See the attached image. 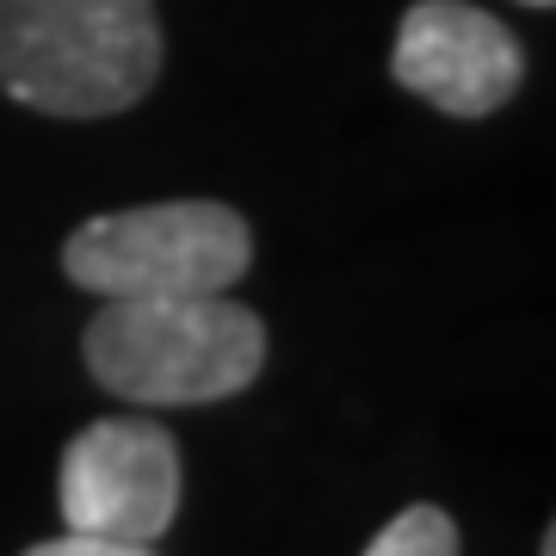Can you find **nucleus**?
I'll use <instances>...</instances> for the list:
<instances>
[{"mask_svg": "<svg viewBox=\"0 0 556 556\" xmlns=\"http://www.w3.org/2000/svg\"><path fill=\"white\" fill-rule=\"evenodd\" d=\"M155 0H0V87L43 118H112L155 87Z\"/></svg>", "mask_w": 556, "mask_h": 556, "instance_id": "nucleus-1", "label": "nucleus"}, {"mask_svg": "<svg viewBox=\"0 0 556 556\" xmlns=\"http://www.w3.org/2000/svg\"><path fill=\"white\" fill-rule=\"evenodd\" d=\"M87 371L142 408H204L229 402L266 365V321L217 298H105L87 321Z\"/></svg>", "mask_w": 556, "mask_h": 556, "instance_id": "nucleus-2", "label": "nucleus"}, {"mask_svg": "<svg viewBox=\"0 0 556 556\" xmlns=\"http://www.w3.org/2000/svg\"><path fill=\"white\" fill-rule=\"evenodd\" d=\"M254 266L241 211L217 199H167L87 217L62 248V273L93 298H217Z\"/></svg>", "mask_w": 556, "mask_h": 556, "instance_id": "nucleus-3", "label": "nucleus"}, {"mask_svg": "<svg viewBox=\"0 0 556 556\" xmlns=\"http://www.w3.org/2000/svg\"><path fill=\"white\" fill-rule=\"evenodd\" d=\"M179 514V445L137 415L93 420L62 452V519L68 532L155 544Z\"/></svg>", "mask_w": 556, "mask_h": 556, "instance_id": "nucleus-4", "label": "nucleus"}, {"mask_svg": "<svg viewBox=\"0 0 556 556\" xmlns=\"http://www.w3.org/2000/svg\"><path fill=\"white\" fill-rule=\"evenodd\" d=\"M390 75L445 118H489L526 80V43L470 0H415L402 13Z\"/></svg>", "mask_w": 556, "mask_h": 556, "instance_id": "nucleus-5", "label": "nucleus"}, {"mask_svg": "<svg viewBox=\"0 0 556 556\" xmlns=\"http://www.w3.org/2000/svg\"><path fill=\"white\" fill-rule=\"evenodd\" d=\"M365 556H464V538H457L445 507L415 501V507H402V514L365 544Z\"/></svg>", "mask_w": 556, "mask_h": 556, "instance_id": "nucleus-6", "label": "nucleus"}, {"mask_svg": "<svg viewBox=\"0 0 556 556\" xmlns=\"http://www.w3.org/2000/svg\"><path fill=\"white\" fill-rule=\"evenodd\" d=\"M25 556H155V551H149V544H118V538L68 532V538H50V544H31Z\"/></svg>", "mask_w": 556, "mask_h": 556, "instance_id": "nucleus-7", "label": "nucleus"}, {"mask_svg": "<svg viewBox=\"0 0 556 556\" xmlns=\"http://www.w3.org/2000/svg\"><path fill=\"white\" fill-rule=\"evenodd\" d=\"M538 556H556V532H544V551H538Z\"/></svg>", "mask_w": 556, "mask_h": 556, "instance_id": "nucleus-8", "label": "nucleus"}, {"mask_svg": "<svg viewBox=\"0 0 556 556\" xmlns=\"http://www.w3.org/2000/svg\"><path fill=\"white\" fill-rule=\"evenodd\" d=\"M526 7H556V0H526Z\"/></svg>", "mask_w": 556, "mask_h": 556, "instance_id": "nucleus-9", "label": "nucleus"}]
</instances>
